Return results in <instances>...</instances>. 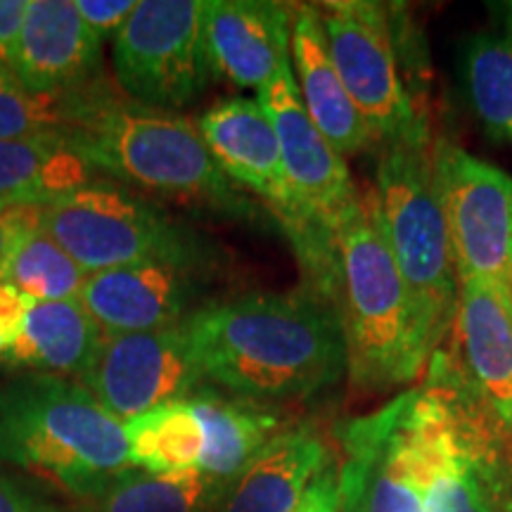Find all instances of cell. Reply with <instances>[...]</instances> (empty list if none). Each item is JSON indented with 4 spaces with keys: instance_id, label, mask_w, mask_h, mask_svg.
Returning <instances> with one entry per match:
<instances>
[{
    "instance_id": "obj_1",
    "label": "cell",
    "mask_w": 512,
    "mask_h": 512,
    "mask_svg": "<svg viewBox=\"0 0 512 512\" xmlns=\"http://www.w3.org/2000/svg\"><path fill=\"white\" fill-rule=\"evenodd\" d=\"M185 323L202 375L240 399H311L347 375L342 320L328 297L245 294Z\"/></svg>"
},
{
    "instance_id": "obj_2",
    "label": "cell",
    "mask_w": 512,
    "mask_h": 512,
    "mask_svg": "<svg viewBox=\"0 0 512 512\" xmlns=\"http://www.w3.org/2000/svg\"><path fill=\"white\" fill-rule=\"evenodd\" d=\"M0 463L88 501L131 467L124 422L79 382L53 373L0 380Z\"/></svg>"
},
{
    "instance_id": "obj_3",
    "label": "cell",
    "mask_w": 512,
    "mask_h": 512,
    "mask_svg": "<svg viewBox=\"0 0 512 512\" xmlns=\"http://www.w3.org/2000/svg\"><path fill=\"white\" fill-rule=\"evenodd\" d=\"M330 238L351 384L363 392L406 387L427 366L415 344L406 283L363 192Z\"/></svg>"
},
{
    "instance_id": "obj_4",
    "label": "cell",
    "mask_w": 512,
    "mask_h": 512,
    "mask_svg": "<svg viewBox=\"0 0 512 512\" xmlns=\"http://www.w3.org/2000/svg\"><path fill=\"white\" fill-rule=\"evenodd\" d=\"M432 143L382 145L375 181L361 190L406 283L415 344L425 366L453 330L460 292L451 238L434 185Z\"/></svg>"
},
{
    "instance_id": "obj_5",
    "label": "cell",
    "mask_w": 512,
    "mask_h": 512,
    "mask_svg": "<svg viewBox=\"0 0 512 512\" xmlns=\"http://www.w3.org/2000/svg\"><path fill=\"white\" fill-rule=\"evenodd\" d=\"M62 140L95 171L147 190L235 202L230 178L216 164L200 128L181 114L76 95Z\"/></svg>"
},
{
    "instance_id": "obj_6",
    "label": "cell",
    "mask_w": 512,
    "mask_h": 512,
    "mask_svg": "<svg viewBox=\"0 0 512 512\" xmlns=\"http://www.w3.org/2000/svg\"><path fill=\"white\" fill-rule=\"evenodd\" d=\"M434 408L425 377L377 411L339 425L342 512H427Z\"/></svg>"
},
{
    "instance_id": "obj_7",
    "label": "cell",
    "mask_w": 512,
    "mask_h": 512,
    "mask_svg": "<svg viewBox=\"0 0 512 512\" xmlns=\"http://www.w3.org/2000/svg\"><path fill=\"white\" fill-rule=\"evenodd\" d=\"M425 377L437 396L427 512H512V437L472 394L444 347L430 358Z\"/></svg>"
},
{
    "instance_id": "obj_8",
    "label": "cell",
    "mask_w": 512,
    "mask_h": 512,
    "mask_svg": "<svg viewBox=\"0 0 512 512\" xmlns=\"http://www.w3.org/2000/svg\"><path fill=\"white\" fill-rule=\"evenodd\" d=\"M330 57L377 147L432 140L399 57L396 5L335 0L320 5Z\"/></svg>"
},
{
    "instance_id": "obj_9",
    "label": "cell",
    "mask_w": 512,
    "mask_h": 512,
    "mask_svg": "<svg viewBox=\"0 0 512 512\" xmlns=\"http://www.w3.org/2000/svg\"><path fill=\"white\" fill-rule=\"evenodd\" d=\"M41 228L88 275L138 264L188 268L192 261V240L169 216L107 183L43 204Z\"/></svg>"
},
{
    "instance_id": "obj_10",
    "label": "cell",
    "mask_w": 512,
    "mask_h": 512,
    "mask_svg": "<svg viewBox=\"0 0 512 512\" xmlns=\"http://www.w3.org/2000/svg\"><path fill=\"white\" fill-rule=\"evenodd\" d=\"M207 0H138L114 38V74L140 105L178 110L207 88Z\"/></svg>"
},
{
    "instance_id": "obj_11",
    "label": "cell",
    "mask_w": 512,
    "mask_h": 512,
    "mask_svg": "<svg viewBox=\"0 0 512 512\" xmlns=\"http://www.w3.org/2000/svg\"><path fill=\"white\" fill-rule=\"evenodd\" d=\"M434 185L458 278H512V176L451 140L432 143Z\"/></svg>"
},
{
    "instance_id": "obj_12",
    "label": "cell",
    "mask_w": 512,
    "mask_h": 512,
    "mask_svg": "<svg viewBox=\"0 0 512 512\" xmlns=\"http://www.w3.org/2000/svg\"><path fill=\"white\" fill-rule=\"evenodd\" d=\"M204 143L230 181L245 185L271 204L285 221L306 264L318 271L323 287L335 280L332 238L313 228L299 209L287 181L278 136L259 100L228 98L209 107L197 121Z\"/></svg>"
},
{
    "instance_id": "obj_13",
    "label": "cell",
    "mask_w": 512,
    "mask_h": 512,
    "mask_svg": "<svg viewBox=\"0 0 512 512\" xmlns=\"http://www.w3.org/2000/svg\"><path fill=\"white\" fill-rule=\"evenodd\" d=\"M188 323L152 332L105 337L79 384L114 418L126 422L162 403L188 399L202 389Z\"/></svg>"
},
{
    "instance_id": "obj_14",
    "label": "cell",
    "mask_w": 512,
    "mask_h": 512,
    "mask_svg": "<svg viewBox=\"0 0 512 512\" xmlns=\"http://www.w3.org/2000/svg\"><path fill=\"white\" fill-rule=\"evenodd\" d=\"M278 136L285 174L299 209L313 228L330 235L358 200L349 166L304 110L292 67L256 93Z\"/></svg>"
},
{
    "instance_id": "obj_15",
    "label": "cell",
    "mask_w": 512,
    "mask_h": 512,
    "mask_svg": "<svg viewBox=\"0 0 512 512\" xmlns=\"http://www.w3.org/2000/svg\"><path fill=\"white\" fill-rule=\"evenodd\" d=\"M456 363L472 394L512 437V294L484 278L460 280Z\"/></svg>"
},
{
    "instance_id": "obj_16",
    "label": "cell",
    "mask_w": 512,
    "mask_h": 512,
    "mask_svg": "<svg viewBox=\"0 0 512 512\" xmlns=\"http://www.w3.org/2000/svg\"><path fill=\"white\" fill-rule=\"evenodd\" d=\"M204 38L211 72L264 91L292 67V10L271 0H207Z\"/></svg>"
},
{
    "instance_id": "obj_17",
    "label": "cell",
    "mask_w": 512,
    "mask_h": 512,
    "mask_svg": "<svg viewBox=\"0 0 512 512\" xmlns=\"http://www.w3.org/2000/svg\"><path fill=\"white\" fill-rule=\"evenodd\" d=\"M100 46L72 0H29L12 72L41 98H76L98 67Z\"/></svg>"
},
{
    "instance_id": "obj_18",
    "label": "cell",
    "mask_w": 512,
    "mask_h": 512,
    "mask_svg": "<svg viewBox=\"0 0 512 512\" xmlns=\"http://www.w3.org/2000/svg\"><path fill=\"white\" fill-rule=\"evenodd\" d=\"M185 268L174 264H138L93 273L79 302L105 337L152 332L178 325L188 304Z\"/></svg>"
},
{
    "instance_id": "obj_19",
    "label": "cell",
    "mask_w": 512,
    "mask_h": 512,
    "mask_svg": "<svg viewBox=\"0 0 512 512\" xmlns=\"http://www.w3.org/2000/svg\"><path fill=\"white\" fill-rule=\"evenodd\" d=\"M292 72L304 110L339 155H358L375 145L366 119L339 79L320 12L309 5L292 10Z\"/></svg>"
},
{
    "instance_id": "obj_20",
    "label": "cell",
    "mask_w": 512,
    "mask_h": 512,
    "mask_svg": "<svg viewBox=\"0 0 512 512\" xmlns=\"http://www.w3.org/2000/svg\"><path fill=\"white\" fill-rule=\"evenodd\" d=\"M332 458L318 427H285L228 486L219 512H292Z\"/></svg>"
},
{
    "instance_id": "obj_21",
    "label": "cell",
    "mask_w": 512,
    "mask_h": 512,
    "mask_svg": "<svg viewBox=\"0 0 512 512\" xmlns=\"http://www.w3.org/2000/svg\"><path fill=\"white\" fill-rule=\"evenodd\" d=\"M188 401L204 432L200 472L226 484H233L268 441L285 430L283 415L266 403L223 396L204 387Z\"/></svg>"
},
{
    "instance_id": "obj_22",
    "label": "cell",
    "mask_w": 512,
    "mask_h": 512,
    "mask_svg": "<svg viewBox=\"0 0 512 512\" xmlns=\"http://www.w3.org/2000/svg\"><path fill=\"white\" fill-rule=\"evenodd\" d=\"M105 335L79 299L34 302L22 335L5 354L3 366L76 375L93 363Z\"/></svg>"
},
{
    "instance_id": "obj_23",
    "label": "cell",
    "mask_w": 512,
    "mask_h": 512,
    "mask_svg": "<svg viewBox=\"0 0 512 512\" xmlns=\"http://www.w3.org/2000/svg\"><path fill=\"white\" fill-rule=\"evenodd\" d=\"M95 174L98 171L62 138L0 140V207L48 204L95 183Z\"/></svg>"
},
{
    "instance_id": "obj_24",
    "label": "cell",
    "mask_w": 512,
    "mask_h": 512,
    "mask_svg": "<svg viewBox=\"0 0 512 512\" xmlns=\"http://www.w3.org/2000/svg\"><path fill=\"white\" fill-rule=\"evenodd\" d=\"M207 472H152L128 467L102 494L91 498V512H214L228 491Z\"/></svg>"
},
{
    "instance_id": "obj_25",
    "label": "cell",
    "mask_w": 512,
    "mask_h": 512,
    "mask_svg": "<svg viewBox=\"0 0 512 512\" xmlns=\"http://www.w3.org/2000/svg\"><path fill=\"white\" fill-rule=\"evenodd\" d=\"M128 463L136 470L166 472L200 470L204 432L190 401H171L124 422Z\"/></svg>"
},
{
    "instance_id": "obj_26",
    "label": "cell",
    "mask_w": 512,
    "mask_h": 512,
    "mask_svg": "<svg viewBox=\"0 0 512 512\" xmlns=\"http://www.w3.org/2000/svg\"><path fill=\"white\" fill-rule=\"evenodd\" d=\"M472 110L491 136L512 143V34L486 31L465 57Z\"/></svg>"
},
{
    "instance_id": "obj_27",
    "label": "cell",
    "mask_w": 512,
    "mask_h": 512,
    "mask_svg": "<svg viewBox=\"0 0 512 512\" xmlns=\"http://www.w3.org/2000/svg\"><path fill=\"white\" fill-rule=\"evenodd\" d=\"M91 278L50 235L38 226L19 242L5 283L27 294L31 302H69L79 299Z\"/></svg>"
},
{
    "instance_id": "obj_28",
    "label": "cell",
    "mask_w": 512,
    "mask_h": 512,
    "mask_svg": "<svg viewBox=\"0 0 512 512\" xmlns=\"http://www.w3.org/2000/svg\"><path fill=\"white\" fill-rule=\"evenodd\" d=\"M72 117V98H41L0 64V140L62 138Z\"/></svg>"
},
{
    "instance_id": "obj_29",
    "label": "cell",
    "mask_w": 512,
    "mask_h": 512,
    "mask_svg": "<svg viewBox=\"0 0 512 512\" xmlns=\"http://www.w3.org/2000/svg\"><path fill=\"white\" fill-rule=\"evenodd\" d=\"M43 204H5L0 207V283H5V273L15 256L19 242L31 230L41 226Z\"/></svg>"
},
{
    "instance_id": "obj_30",
    "label": "cell",
    "mask_w": 512,
    "mask_h": 512,
    "mask_svg": "<svg viewBox=\"0 0 512 512\" xmlns=\"http://www.w3.org/2000/svg\"><path fill=\"white\" fill-rule=\"evenodd\" d=\"M136 5L138 0H76L83 24L100 43L117 38Z\"/></svg>"
},
{
    "instance_id": "obj_31",
    "label": "cell",
    "mask_w": 512,
    "mask_h": 512,
    "mask_svg": "<svg viewBox=\"0 0 512 512\" xmlns=\"http://www.w3.org/2000/svg\"><path fill=\"white\" fill-rule=\"evenodd\" d=\"M0 512H67V508L36 484L0 470Z\"/></svg>"
},
{
    "instance_id": "obj_32",
    "label": "cell",
    "mask_w": 512,
    "mask_h": 512,
    "mask_svg": "<svg viewBox=\"0 0 512 512\" xmlns=\"http://www.w3.org/2000/svg\"><path fill=\"white\" fill-rule=\"evenodd\" d=\"M31 304L34 302L27 294L19 292L17 287L0 283V366H3L5 354H8L12 344L22 335Z\"/></svg>"
},
{
    "instance_id": "obj_33",
    "label": "cell",
    "mask_w": 512,
    "mask_h": 512,
    "mask_svg": "<svg viewBox=\"0 0 512 512\" xmlns=\"http://www.w3.org/2000/svg\"><path fill=\"white\" fill-rule=\"evenodd\" d=\"M292 512H342V491H339V463L337 456L330 460Z\"/></svg>"
},
{
    "instance_id": "obj_34",
    "label": "cell",
    "mask_w": 512,
    "mask_h": 512,
    "mask_svg": "<svg viewBox=\"0 0 512 512\" xmlns=\"http://www.w3.org/2000/svg\"><path fill=\"white\" fill-rule=\"evenodd\" d=\"M27 8L29 0H0V64L8 69H15Z\"/></svg>"
},
{
    "instance_id": "obj_35",
    "label": "cell",
    "mask_w": 512,
    "mask_h": 512,
    "mask_svg": "<svg viewBox=\"0 0 512 512\" xmlns=\"http://www.w3.org/2000/svg\"><path fill=\"white\" fill-rule=\"evenodd\" d=\"M496 15L501 17V29L510 31V34H512V3L496 5Z\"/></svg>"
},
{
    "instance_id": "obj_36",
    "label": "cell",
    "mask_w": 512,
    "mask_h": 512,
    "mask_svg": "<svg viewBox=\"0 0 512 512\" xmlns=\"http://www.w3.org/2000/svg\"><path fill=\"white\" fill-rule=\"evenodd\" d=\"M510 290H512V278H510Z\"/></svg>"
},
{
    "instance_id": "obj_37",
    "label": "cell",
    "mask_w": 512,
    "mask_h": 512,
    "mask_svg": "<svg viewBox=\"0 0 512 512\" xmlns=\"http://www.w3.org/2000/svg\"><path fill=\"white\" fill-rule=\"evenodd\" d=\"M510 294H512V290H510Z\"/></svg>"
}]
</instances>
